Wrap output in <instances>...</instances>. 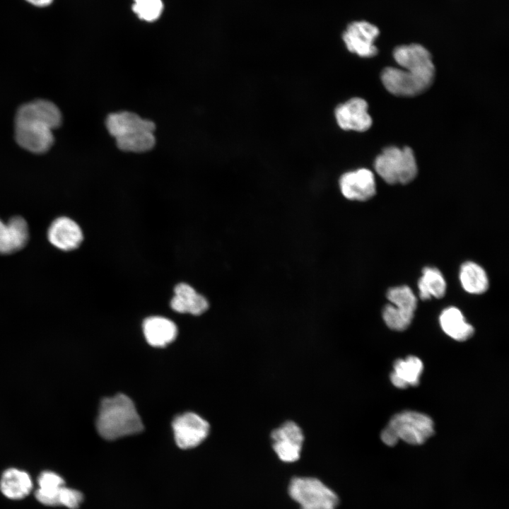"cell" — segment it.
<instances>
[{"label": "cell", "instance_id": "6da1fadb", "mask_svg": "<svg viewBox=\"0 0 509 509\" xmlns=\"http://www.w3.org/2000/svg\"><path fill=\"white\" fill-rule=\"evenodd\" d=\"M61 123V112L53 103L36 100L25 103L15 118L16 142L31 153H45L54 143L53 130Z\"/></svg>", "mask_w": 509, "mask_h": 509}, {"label": "cell", "instance_id": "7a4b0ae2", "mask_svg": "<svg viewBox=\"0 0 509 509\" xmlns=\"http://www.w3.org/2000/svg\"><path fill=\"white\" fill-rule=\"evenodd\" d=\"M105 124L122 151L145 153L156 145L155 123L135 112L124 110L110 113Z\"/></svg>", "mask_w": 509, "mask_h": 509}, {"label": "cell", "instance_id": "3957f363", "mask_svg": "<svg viewBox=\"0 0 509 509\" xmlns=\"http://www.w3.org/2000/svg\"><path fill=\"white\" fill-rule=\"evenodd\" d=\"M96 427L99 434L106 440L135 434L144 428L134 404L123 394L105 398L101 402Z\"/></svg>", "mask_w": 509, "mask_h": 509}, {"label": "cell", "instance_id": "277c9868", "mask_svg": "<svg viewBox=\"0 0 509 509\" xmlns=\"http://www.w3.org/2000/svg\"><path fill=\"white\" fill-rule=\"evenodd\" d=\"M434 432L431 419L421 413L405 411L395 414L381 433V439L389 446L394 445L399 440L411 444L420 445Z\"/></svg>", "mask_w": 509, "mask_h": 509}, {"label": "cell", "instance_id": "5b68a950", "mask_svg": "<svg viewBox=\"0 0 509 509\" xmlns=\"http://www.w3.org/2000/svg\"><path fill=\"white\" fill-rule=\"evenodd\" d=\"M376 172L388 184H407L417 175L418 167L412 149L389 146L374 161Z\"/></svg>", "mask_w": 509, "mask_h": 509}, {"label": "cell", "instance_id": "8992f818", "mask_svg": "<svg viewBox=\"0 0 509 509\" xmlns=\"http://www.w3.org/2000/svg\"><path fill=\"white\" fill-rule=\"evenodd\" d=\"M288 491L300 509H335L339 503L336 493L315 478L296 477Z\"/></svg>", "mask_w": 509, "mask_h": 509}, {"label": "cell", "instance_id": "52a82bcc", "mask_svg": "<svg viewBox=\"0 0 509 509\" xmlns=\"http://www.w3.org/2000/svg\"><path fill=\"white\" fill-rule=\"evenodd\" d=\"M381 81L392 94L414 97L426 90L433 83L435 74L411 69L386 67L381 72Z\"/></svg>", "mask_w": 509, "mask_h": 509}, {"label": "cell", "instance_id": "ba28073f", "mask_svg": "<svg viewBox=\"0 0 509 509\" xmlns=\"http://www.w3.org/2000/svg\"><path fill=\"white\" fill-rule=\"evenodd\" d=\"M379 33L378 27L368 21H353L343 32L342 40L350 52L361 57H372L378 52L374 42Z\"/></svg>", "mask_w": 509, "mask_h": 509}, {"label": "cell", "instance_id": "9c48e42d", "mask_svg": "<svg viewBox=\"0 0 509 509\" xmlns=\"http://www.w3.org/2000/svg\"><path fill=\"white\" fill-rule=\"evenodd\" d=\"M172 426L176 443L182 449L199 445L207 437L210 428L206 421L192 412L176 416Z\"/></svg>", "mask_w": 509, "mask_h": 509}, {"label": "cell", "instance_id": "30bf717a", "mask_svg": "<svg viewBox=\"0 0 509 509\" xmlns=\"http://www.w3.org/2000/svg\"><path fill=\"white\" fill-rule=\"evenodd\" d=\"M367 102L359 97L349 99L334 109L337 125L345 131L363 132L368 130L373 120L368 111Z\"/></svg>", "mask_w": 509, "mask_h": 509}, {"label": "cell", "instance_id": "8fae6325", "mask_svg": "<svg viewBox=\"0 0 509 509\" xmlns=\"http://www.w3.org/2000/svg\"><path fill=\"white\" fill-rule=\"evenodd\" d=\"M271 438L273 449L281 461L293 462L300 458L304 436L301 428L295 422L283 423L271 432Z\"/></svg>", "mask_w": 509, "mask_h": 509}, {"label": "cell", "instance_id": "7c38bea8", "mask_svg": "<svg viewBox=\"0 0 509 509\" xmlns=\"http://www.w3.org/2000/svg\"><path fill=\"white\" fill-rule=\"evenodd\" d=\"M339 184L341 194L349 200L367 201L376 193L375 176L367 168L344 172Z\"/></svg>", "mask_w": 509, "mask_h": 509}, {"label": "cell", "instance_id": "4fadbf2b", "mask_svg": "<svg viewBox=\"0 0 509 509\" xmlns=\"http://www.w3.org/2000/svg\"><path fill=\"white\" fill-rule=\"evenodd\" d=\"M47 237L51 244L64 251L76 249L83 239L80 226L66 216L59 217L51 223Z\"/></svg>", "mask_w": 509, "mask_h": 509}, {"label": "cell", "instance_id": "5bb4252c", "mask_svg": "<svg viewBox=\"0 0 509 509\" xmlns=\"http://www.w3.org/2000/svg\"><path fill=\"white\" fill-rule=\"evenodd\" d=\"M393 57L402 69L435 73L431 53L421 45L410 44L398 46L393 51Z\"/></svg>", "mask_w": 509, "mask_h": 509}, {"label": "cell", "instance_id": "9a60e30c", "mask_svg": "<svg viewBox=\"0 0 509 509\" xmlns=\"http://www.w3.org/2000/svg\"><path fill=\"white\" fill-rule=\"evenodd\" d=\"M28 237V226L22 217L13 216L7 223L0 219V254H11L22 249Z\"/></svg>", "mask_w": 509, "mask_h": 509}, {"label": "cell", "instance_id": "2e32d148", "mask_svg": "<svg viewBox=\"0 0 509 509\" xmlns=\"http://www.w3.org/2000/svg\"><path fill=\"white\" fill-rule=\"evenodd\" d=\"M174 292L170 307L176 312L199 315L209 308L207 300L187 283L177 284Z\"/></svg>", "mask_w": 509, "mask_h": 509}, {"label": "cell", "instance_id": "e0dca14e", "mask_svg": "<svg viewBox=\"0 0 509 509\" xmlns=\"http://www.w3.org/2000/svg\"><path fill=\"white\" fill-rule=\"evenodd\" d=\"M143 330L147 342L156 347H163L176 338L177 329L168 318L153 316L144 321Z\"/></svg>", "mask_w": 509, "mask_h": 509}, {"label": "cell", "instance_id": "ac0fdd59", "mask_svg": "<svg viewBox=\"0 0 509 509\" xmlns=\"http://www.w3.org/2000/svg\"><path fill=\"white\" fill-rule=\"evenodd\" d=\"M32 488L33 481L26 472L16 468H9L1 476L0 491L9 499H23L30 493Z\"/></svg>", "mask_w": 509, "mask_h": 509}, {"label": "cell", "instance_id": "d6986e66", "mask_svg": "<svg viewBox=\"0 0 509 509\" xmlns=\"http://www.w3.org/2000/svg\"><path fill=\"white\" fill-rule=\"evenodd\" d=\"M390 374L392 383L398 388L404 389L419 383L423 365L418 357L409 356L405 359L397 360Z\"/></svg>", "mask_w": 509, "mask_h": 509}, {"label": "cell", "instance_id": "ffe728a7", "mask_svg": "<svg viewBox=\"0 0 509 509\" xmlns=\"http://www.w3.org/2000/svg\"><path fill=\"white\" fill-rule=\"evenodd\" d=\"M444 332L452 339L464 341L474 334V327L465 320L461 311L455 307L443 310L439 317Z\"/></svg>", "mask_w": 509, "mask_h": 509}, {"label": "cell", "instance_id": "44dd1931", "mask_svg": "<svg viewBox=\"0 0 509 509\" xmlns=\"http://www.w3.org/2000/svg\"><path fill=\"white\" fill-rule=\"evenodd\" d=\"M38 488L35 491L36 499L47 506L59 505V493L64 486V480L58 474L45 471L37 479Z\"/></svg>", "mask_w": 509, "mask_h": 509}, {"label": "cell", "instance_id": "7402d4cb", "mask_svg": "<svg viewBox=\"0 0 509 509\" xmlns=\"http://www.w3.org/2000/svg\"><path fill=\"white\" fill-rule=\"evenodd\" d=\"M460 279L462 288L469 293L481 294L488 290L486 273L475 262H466L461 266Z\"/></svg>", "mask_w": 509, "mask_h": 509}, {"label": "cell", "instance_id": "603a6c76", "mask_svg": "<svg viewBox=\"0 0 509 509\" xmlns=\"http://www.w3.org/2000/svg\"><path fill=\"white\" fill-rule=\"evenodd\" d=\"M418 282L419 296L426 300L431 297L443 298L446 291V281L442 273L434 267H425Z\"/></svg>", "mask_w": 509, "mask_h": 509}, {"label": "cell", "instance_id": "cb8c5ba5", "mask_svg": "<svg viewBox=\"0 0 509 509\" xmlns=\"http://www.w3.org/2000/svg\"><path fill=\"white\" fill-rule=\"evenodd\" d=\"M387 298L391 304L399 310L414 315L417 306V299L409 286H401L390 288Z\"/></svg>", "mask_w": 509, "mask_h": 509}, {"label": "cell", "instance_id": "d4e9b609", "mask_svg": "<svg viewBox=\"0 0 509 509\" xmlns=\"http://www.w3.org/2000/svg\"><path fill=\"white\" fill-rule=\"evenodd\" d=\"M382 317L389 328L396 331H403L409 326L414 315L399 310L390 303L385 307Z\"/></svg>", "mask_w": 509, "mask_h": 509}, {"label": "cell", "instance_id": "484cf974", "mask_svg": "<svg viewBox=\"0 0 509 509\" xmlns=\"http://www.w3.org/2000/svg\"><path fill=\"white\" fill-rule=\"evenodd\" d=\"M133 11L142 20L154 21L158 19L163 9L161 0H134Z\"/></svg>", "mask_w": 509, "mask_h": 509}, {"label": "cell", "instance_id": "4316f807", "mask_svg": "<svg viewBox=\"0 0 509 509\" xmlns=\"http://www.w3.org/2000/svg\"><path fill=\"white\" fill-rule=\"evenodd\" d=\"M82 493L74 488L62 486L59 493V505L70 509H76L83 501Z\"/></svg>", "mask_w": 509, "mask_h": 509}, {"label": "cell", "instance_id": "83f0119b", "mask_svg": "<svg viewBox=\"0 0 509 509\" xmlns=\"http://www.w3.org/2000/svg\"><path fill=\"white\" fill-rule=\"evenodd\" d=\"M29 4L37 7H45L50 5L54 0H25Z\"/></svg>", "mask_w": 509, "mask_h": 509}]
</instances>
